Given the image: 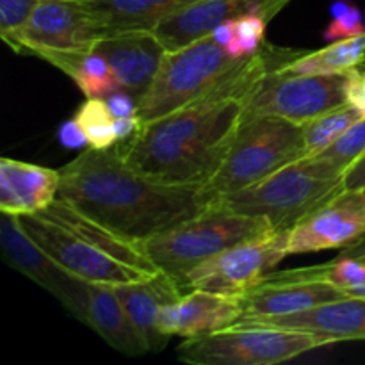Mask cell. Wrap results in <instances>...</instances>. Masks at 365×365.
Returning a JSON list of instances; mask_svg holds the SVG:
<instances>
[{
	"mask_svg": "<svg viewBox=\"0 0 365 365\" xmlns=\"http://www.w3.org/2000/svg\"><path fill=\"white\" fill-rule=\"evenodd\" d=\"M59 171V198L135 245L207 209L202 185L152 180L128 166L118 146H88Z\"/></svg>",
	"mask_w": 365,
	"mask_h": 365,
	"instance_id": "6da1fadb",
	"label": "cell"
},
{
	"mask_svg": "<svg viewBox=\"0 0 365 365\" xmlns=\"http://www.w3.org/2000/svg\"><path fill=\"white\" fill-rule=\"evenodd\" d=\"M245 103V96L209 95L143 123L134 138L116 146L128 166L152 180L203 185L227 159Z\"/></svg>",
	"mask_w": 365,
	"mask_h": 365,
	"instance_id": "7a4b0ae2",
	"label": "cell"
},
{
	"mask_svg": "<svg viewBox=\"0 0 365 365\" xmlns=\"http://www.w3.org/2000/svg\"><path fill=\"white\" fill-rule=\"evenodd\" d=\"M20 221L53 260L82 282L116 287L159 273L141 245L114 234L59 196L48 209L20 216Z\"/></svg>",
	"mask_w": 365,
	"mask_h": 365,
	"instance_id": "3957f363",
	"label": "cell"
},
{
	"mask_svg": "<svg viewBox=\"0 0 365 365\" xmlns=\"http://www.w3.org/2000/svg\"><path fill=\"white\" fill-rule=\"evenodd\" d=\"M303 157H307L303 125L269 114L245 118L227 159L200 187L203 205H216Z\"/></svg>",
	"mask_w": 365,
	"mask_h": 365,
	"instance_id": "277c9868",
	"label": "cell"
},
{
	"mask_svg": "<svg viewBox=\"0 0 365 365\" xmlns=\"http://www.w3.org/2000/svg\"><path fill=\"white\" fill-rule=\"evenodd\" d=\"M342 178L344 173L334 164L319 157H303L216 205L264 217L274 232H287L342 191Z\"/></svg>",
	"mask_w": 365,
	"mask_h": 365,
	"instance_id": "5b68a950",
	"label": "cell"
},
{
	"mask_svg": "<svg viewBox=\"0 0 365 365\" xmlns=\"http://www.w3.org/2000/svg\"><path fill=\"white\" fill-rule=\"evenodd\" d=\"M271 232H274L273 227L264 217L245 216L223 205H209L141 246L153 266L180 285L182 278L198 264Z\"/></svg>",
	"mask_w": 365,
	"mask_h": 365,
	"instance_id": "8992f818",
	"label": "cell"
},
{
	"mask_svg": "<svg viewBox=\"0 0 365 365\" xmlns=\"http://www.w3.org/2000/svg\"><path fill=\"white\" fill-rule=\"evenodd\" d=\"M331 344L328 339L303 330L234 324L185 339L177 348V356L191 365H277Z\"/></svg>",
	"mask_w": 365,
	"mask_h": 365,
	"instance_id": "52a82bcc",
	"label": "cell"
},
{
	"mask_svg": "<svg viewBox=\"0 0 365 365\" xmlns=\"http://www.w3.org/2000/svg\"><path fill=\"white\" fill-rule=\"evenodd\" d=\"M346 103V73L298 75L273 70L250 93L242 120L269 114L303 125Z\"/></svg>",
	"mask_w": 365,
	"mask_h": 365,
	"instance_id": "ba28073f",
	"label": "cell"
},
{
	"mask_svg": "<svg viewBox=\"0 0 365 365\" xmlns=\"http://www.w3.org/2000/svg\"><path fill=\"white\" fill-rule=\"evenodd\" d=\"M287 235L289 230L271 232L210 257L182 278V291L202 289L217 294L242 296L289 257Z\"/></svg>",
	"mask_w": 365,
	"mask_h": 365,
	"instance_id": "9c48e42d",
	"label": "cell"
},
{
	"mask_svg": "<svg viewBox=\"0 0 365 365\" xmlns=\"http://www.w3.org/2000/svg\"><path fill=\"white\" fill-rule=\"evenodd\" d=\"M106 31L86 0H43L27 24L4 41L18 53L39 50H91Z\"/></svg>",
	"mask_w": 365,
	"mask_h": 365,
	"instance_id": "30bf717a",
	"label": "cell"
},
{
	"mask_svg": "<svg viewBox=\"0 0 365 365\" xmlns=\"http://www.w3.org/2000/svg\"><path fill=\"white\" fill-rule=\"evenodd\" d=\"M0 245L4 259L11 267L45 289L59 299L61 305L82 319L86 307V282L68 273L57 260H53L21 227L20 216L2 212L0 217Z\"/></svg>",
	"mask_w": 365,
	"mask_h": 365,
	"instance_id": "8fae6325",
	"label": "cell"
},
{
	"mask_svg": "<svg viewBox=\"0 0 365 365\" xmlns=\"http://www.w3.org/2000/svg\"><path fill=\"white\" fill-rule=\"evenodd\" d=\"M365 237V195L342 189L289 230V255L344 250Z\"/></svg>",
	"mask_w": 365,
	"mask_h": 365,
	"instance_id": "7c38bea8",
	"label": "cell"
},
{
	"mask_svg": "<svg viewBox=\"0 0 365 365\" xmlns=\"http://www.w3.org/2000/svg\"><path fill=\"white\" fill-rule=\"evenodd\" d=\"M291 0H195L164 18L153 32L168 52L187 46L205 36L223 21L246 13H260L273 20Z\"/></svg>",
	"mask_w": 365,
	"mask_h": 365,
	"instance_id": "4fadbf2b",
	"label": "cell"
},
{
	"mask_svg": "<svg viewBox=\"0 0 365 365\" xmlns=\"http://www.w3.org/2000/svg\"><path fill=\"white\" fill-rule=\"evenodd\" d=\"M242 316L241 296L195 289L160 310L159 330L168 337L191 339L234 327Z\"/></svg>",
	"mask_w": 365,
	"mask_h": 365,
	"instance_id": "5bb4252c",
	"label": "cell"
},
{
	"mask_svg": "<svg viewBox=\"0 0 365 365\" xmlns=\"http://www.w3.org/2000/svg\"><path fill=\"white\" fill-rule=\"evenodd\" d=\"M95 50L109 63L120 88L138 100L150 88L168 52L153 31L107 36L96 43Z\"/></svg>",
	"mask_w": 365,
	"mask_h": 365,
	"instance_id": "9a60e30c",
	"label": "cell"
},
{
	"mask_svg": "<svg viewBox=\"0 0 365 365\" xmlns=\"http://www.w3.org/2000/svg\"><path fill=\"white\" fill-rule=\"evenodd\" d=\"M342 298H346V294L341 289L324 282L273 280L266 277L259 285L241 296L245 316L239 323L260 319V317L305 312L314 307Z\"/></svg>",
	"mask_w": 365,
	"mask_h": 365,
	"instance_id": "2e32d148",
	"label": "cell"
},
{
	"mask_svg": "<svg viewBox=\"0 0 365 365\" xmlns=\"http://www.w3.org/2000/svg\"><path fill=\"white\" fill-rule=\"evenodd\" d=\"M61 171L18 159H0V212L32 216L59 196Z\"/></svg>",
	"mask_w": 365,
	"mask_h": 365,
	"instance_id": "e0dca14e",
	"label": "cell"
},
{
	"mask_svg": "<svg viewBox=\"0 0 365 365\" xmlns=\"http://www.w3.org/2000/svg\"><path fill=\"white\" fill-rule=\"evenodd\" d=\"M239 324H267V327L303 330L328 339L334 344L341 341H365V299L346 296L337 302L314 307L305 312L260 317Z\"/></svg>",
	"mask_w": 365,
	"mask_h": 365,
	"instance_id": "ac0fdd59",
	"label": "cell"
},
{
	"mask_svg": "<svg viewBox=\"0 0 365 365\" xmlns=\"http://www.w3.org/2000/svg\"><path fill=\"white\" fill-rule=\"evenodd\" d=\"M121 305L125 307L141 337L145 339L150 353H160L170 342V337L159 330V314L170 303L182 298L184 291L170 274L159 273L134 284L113 287Z\"/></svg>",
	"mask_w": 365,
	"mask_h": 365,
	"instance_id": "d6986e66",
	"label": "cell"
},
{
	"mask_svg": "<svg viewBox=\"0 0 365 365\" xmlns=\"http://www.w3.org/2000/svg\"><path fill=\"white\" fill-rule=\"evenodd\" d=\"M81 323L88 324L110 348L123 355L141 356L150 353L145 339L109 285L86 282V307Z\"/></svg>",
	"mask_w": 365,
	"mask_h": 365,
	"instance_id": "ffe728a7",
	"label": "cell"
},
{
	"mask_svg": "<svg viewBox=\"0 0 365 365\" xmlns=\"http://www.w3.org/2000/svg\"><path fill=\"white\" fill-rule=\"evenodd\" d=\"M107 36L128 31H153L160 21L195 0H86Z\"/></svg>",
	"mask_w": 365,
	"mask_h": 365,
	"instance_id": "44dd1931",
	"label": "cell"
},
{
	"mask_svg": "<svg viewBox=\"0 0 365 365\" xmlns=\"http://www.w3.org/2000/svg\"><path fill=\"white\" fill-rule=\"evenodd\" d=\"M34 56L66 73L86 98H109L121 89L109 63L95 48L39 50Z\"/></svg>",
	"mask_w": 365,
	"mask_h": 365,
	"instance_id": "7402d4cb",
	"label": "cell"
},
{
	"mask_svg": "<svg viewBox=\"0 0 365 365\" xmlns=\"http://www.w3.org/2000/svg\"><path fill=\"white\" fill-rule=\"evenodd\" d=\"M365 59V34L339 39L314 52H305L280 70L298 75H334L348 73Z\"/></svg>",
	"mask_w": 365,
	"mask_h": 365,
	"instance_id": "603a6c76",
	"label": "cell"
},
{
	"mask_svg": "<svg viewBox=\"0 0 365 365\" xmlns=\"http://www.w3.org/2000/svg\"><path fill=\"white\" fill-rule=\"evenodd\" d=\"M360 118H364V114L359 109L346 103V106L339 107V109H334L330 113L323 114V116H317L303 123L307 157L319 155L321 152L330 148Z\"/></svg>",
	"mask_w": 365,
	"mask_h": 365,
	"instance_id": "cb8c5ba5",
	"label": "cell"
},
{
	"mask_svg": "<svg viewBox=\"0 0 365 365\" xmlns=\"http://www.w3.org/2000/svg\"><path fill=\"white\" fill-rule=\"evenodd\" d=\"M73 118L84 132L89 148L107 150L118 145L116 116L107 98H86Z\"/></svg>",
	"mask_w": 365,
	"mask_h": 365,
	"instance_id": "d4e9b609",
	"label": "cell"
},
{
	"mask_svg": "<svg viewBox=\"0 0 365 365\" xmlns=\"http://www.w3.org/2000/svg\"><path fill=\"white\" fill-rule=\"evenodd\" d=\"M267 20L260 13H246L235 18V32L227 52L235 59L252 57L264 46Z\"/></svg>",
	"mask_w": 365,
	"mask_h": 365,
	"instance_id": "484cf974",
	"label": "cell"
},
{
	"mask_svg": "<svg viewBox=\"0 0 365 365\" xmlns=\"http://www.w3.org/2000/svg\"><path fill=\"white\" fill-rule=\"evenodd\" d=\"M365 153V116L360 118L344 135L337 139L330 148L321 152L319 159L327 160V163L334 164L337 170L346 173L349 166L359 159L360 155Z\"/></svg>",
	"mask_w": 365,
	"mask_h": 365,
	"instance_id": "4316f807",
	"label": "cell"
},
{
	"mask_svg": "<svg viewBox=\"0 0 365 365\" xmlns=\"http://www.w3.org/2000/svg\"><path fill=\"white\" fill-rule=\"evenodd\" d=\"M330 14L331 21L323 31L327 43L365 34V18L351 0H334L330 6Z\"/></svg>",
	"mask_w": 365,
	"mask_h": 365,
	"instance_id": "83f0119b",
	"label": "cell"
},
{
	"mask_svg": "<svg viewBox=\"0 0 365 365\" xmlns=\"http://www.w3.org/2000/svg\"><path fill=\"white\" fill-rule=\"evenodd\" d=\"M43 0H0V36L7 39L20 31Z\"/></svg>",
	"mask_w": 365,
	"mask_h": 365,
	"instance_id": "f1b7e54d",
	"label": "cell"
},
{
	"mask_svg": "<svg viewBox=\"0 0 365 365\" xmlns=\"http://www.w3.org/2000/svg\"><path fill=\"white\" fill-rule=\"evenodd\" d=\"M346 100L348 106L359 109L365 116V71L360 66L346 73Z\"/></svg>",
	"mask_w": 365,
	"mask_h": 365,
	"instance_id": "f546056e",
	"label": "cell"
},
{
	"mask_svg": "<svg viewBox=\"0 0 365 365\" xmlns=\"http://www.w3.org/2000/svg\"><path fill=\"white\" fill-rule=\"evenodd\" d=\"M57 138H59L61 145H63L64 148L78 150L82 148V146H88V139H86L84 132L78 127L75 118H71V120L64 121V123L61 125L59 130H57Z\"/></svg>",
	"mask_w": 365,
	"mask_h": 365,
	"instance_id": "4dcf8cb0",
	"label": "cell"
},
{
	"mask_svg": "<svg viewBox=\"0 0 365 365\" xmlns=\"http://www.w3.org/2000/svg\"><path fill=\"white\" fill-rule=\"evenodd\" d=\"M107 103H109L110 110L116 118H125V116H138V98L132 96L130 93L116 91L114 95H110L107 98Z\"/></svg>",
	"mask_w": 365,
	"mask_h": 365,
	"instance_id": "1f68e13d",
	"label": "cell"
},
{
	"mask_svg": "<svg viewBox=\"0 0 365 365\" xmlns=\"http://www.w3.org/2000/svg\"><path fill=\"white\" fill-rule=\"evenodd\" d=\"M342 185H344V189L360 191L365 195V153L360 155L359 159L346 170L344 178H342Z\"/></svg>",
	"mask_w": 365,
	"mask_h": 365,
	"instance_id": "d6a6232c",
	"label": "cell"
},
{
	"mask_svg": "<svg viewBox=\"0 0 365 365\" xmlns=\"http://www.w3.org/2000/svg\"><path fill=\"white\" fill-rule=\"evenodd\" d=\"M143 121L139 116H125V118H116V138L118 145L121 143H127L128 139L134 138L138 134V130L141 128Z\"/></svg>",
	"mask_w": 365,
	"mask_h": 365,
	"instance_id": "836d02e7",
	"label": "cell"
},
{
	"mask_svg": "<svg viewBox=\"0 0 365 365\" xmlns=\"http://www.w3.org/2000/svg\"><path fill=\"white\" fill-rule=\"evenodd\" d=\"M234 32H235V18H232V20H227L221 25H217V27L212 31V36L221 46L227 48L228 43H230L232 38H234Z\"/></svg>",
	"mask_w": 365,
	"mask_h": 365,
	"instance_id": "e575fe53",
	"label": "cell"
},
{
	"mask_svg": "<svg viewBox=\"0 0 365 365\" xmlns=\"http://www.w3.org/2000/svg\"><path fill=\"white\" fill-rule=\"evenodd\" d=\"M341 255H348V257H351V259H356V260H360V262L365 264V237L362 239V241L356 242V245H351V246H348V248L342 250Z\"/></svg>",
	"mask_w": 365,
	"mask_h": 365,
	"instance_id": "d590c367",
	"label": "cell"
},
{
	"mask_svg": "<svg viewBox=\"0 0 365 365\" xmlns=\"http://www.w3.org/2000/svg\"><path fill=\"white\" fill-rule=\"evenodd\" d=\"M344 294L346 296H351V298H362V299H365V284L348 289V291H344Z\"/></svg>",
	"mask_w": 365,
	"mask_h": 365,
	"instance_id": "8d00e7d4",
	"label": "cell"
},
{
	"mask_svg": "<svg viewBox=\"0 0 365 365\" xmlns=\"http://www.w3.org/2000/svg\"><path fill=\"white\" fill-rule=\"evenodd\" d=\"M360 68H362V70H364V71H365V59H364V61H362V64H360Z\"/></svg>",
	"mask_w": 365,
	"mask_h": 365,
	"instance_id": "74e56055",
	"label": "cell"
}]
</instances>
